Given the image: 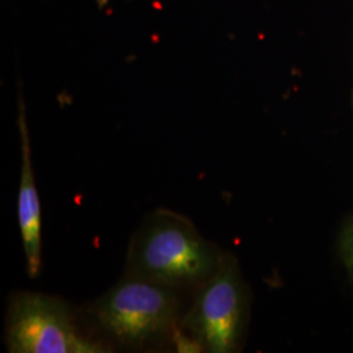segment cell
<instances>
[{
	"label": "cell",
	"mask_w": 353,
	"mask_h": 353,
	"mask_svg": "<svg viewBox=\"0 0 353 353\" xmlns=\"http://www.w3.org/2000/svg\"><path fill=\"white\" fill-rule=\"evenodd\" d=\"M223 254L186 216L161 208L147 214L134 233L125 276L195 292L214 275Z\"/></svg>",
	"instance_id": "6da1fadb"
},
{
	"label": "cell",
	"mask_w": 353,
	"mask_h": 353,
	"mask_svg": "<svg viewBox=\"0 0 353 353\" xmlns=\"http://www.w3.org/2000/svg\"><path fill=\"white\" fill-rule=\"evenodd\" d=\"M181 293L182 290L123 276L112 290L84 307L83 318L93 336H100L110 351L114 347L152 351L173 344L185 314Z\"/></svg>",
	"instance_id": "7a4b0ae2"
},
{
	"label": "cell",
	"mask_w": 353,
	"mask_h": 353,
	"mask_svg": "<svg viewBox=\"0 0 353 353\" xmlns=\"http://www.w3.org/2000/svg\"><path fill=\"white\" fill-rule=\"evenodd\" d=\"M194 293L179 330L198 341L203 352H240L249 326L252 294L237 258L224 252L214 275Z\"/></svg>",
	"instance_id": "3957f363"
},
{
	"label": "cell",
	"mask_w": 353,
	"mask_h": 353,
	"mask_svg": "<svg viewBox=\"0 0 353 353\" xmlns=\"http://www.w3.org/2000/svg\"><path fill=\"white\" fill-rule=\"evenodd\" d=\"M6 343L12 353H105L110 350L57 296L17 290L8 299Z\"/></svg>",
	"instance_id": "277c9868"
},
{
	"label": "cell",
	"mask_w": 353,
	"mask_h": 353,
	"mask_svg": "<svg viewBox=\"0 0 353 353\" xmlns=\"http://www.w3.org/2000/svg\"><path fill=\"white\" fill-rule=\"evenodd\" d=\"M19 130L21 138V174L19 186V224L26 252V270L30 278H37L42 258V221L41 203L38 196L34 172L32 165V151L29 130L26 123V108L20 100Z\"/></svg>",
	"instance_id": "5b68a950"
},
{
	"label": "cell",
	"mask_w": 353,
	"mask_h": 353,
	"mask_svg": "<svg viewBox=\"0 0 353 353\" xmlns=\"http://www.w3.org/2000/svg\"><path fill=\"white\" fill-rule=\"evenodd\" d=\"M339 254L347 275L353 283V214L343 229L339 242Z\"/></svg>",
	"instance_id": "8992f818"
},
{
	"label": "cell",
	"mask_w": 353,
	"mask_h": 353,
	"mask_svg": "<svg viewBox=\"0 0 353 353\" xmlns=\"http://www.w3.org/2000/svg\"><path fill=\"white\" fill-rule=\"evenodd\" d=\"M351 103H352V110H353V89H352V97H351Z\"/></svg>",
	"instance_id": "52a82bcc"
}]
</instances>
